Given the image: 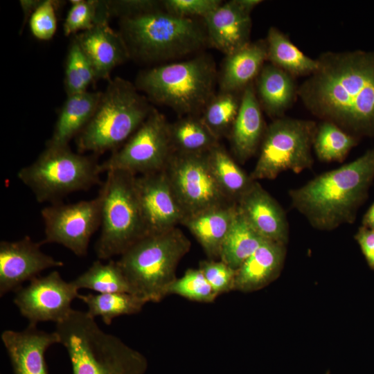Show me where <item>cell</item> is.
<instances>
[{"label":"cell","mask_w":374,"mask_h":374,"mask_svg":"<svg viewBox=\"0 0 374 374\" xmlns=\"http://www.w3.org/2000/svg\"><path fill=\"white\" fill-rule=\"evenodd\" d=\"M297 96L314 116L358 138L374 137V51H326Z\"/></svg>","instance_id":"cell-1"},{"label":"cell","mask_w":374,"mask_h":374,"mask_svg":"<svg viewBox=\"0 0 374 374\" xmlns=\"http://www.w3.org/2000/svg\"><path fill=\"white\" fill-rule=\"evenodd\" d=\"M374 180V147L357 159L325 172L289 191L292 206L310 225L332 231L355 222Z\"/></svg>","instance_id":"cell-2"},{"label":"cell","mask_w":374,"mask_h":374,"mask_svg":"<svg viewBox=\"0 0 374 374\" xmlns=\"http://www.w3.org/2000/svg\"><path fill=\"white\" fill-rule=\"evenodd\" d=\"M130 58L157 63L199 53L209 45L203 19L166 12L163 5L118 17Z\"/></svg>","instance_id":"cell-3"},{"label":"cell","mask_w":374,"mask_h":374,"mask_svg":"<svg viewBox=\"0 0 374 374\" xmlns=\"http://www.w3.org/2000/svg\"><path fill=\"white\" fill-rule=\"evenodd\" d=\"M60 344L66 350L73 374H145V356L118 337L104 332L87 312L73 309L55 324Z\"/></svg>","instance_id":"cell-4"},{"label":"cell","mask_w":374,"mask_h":374,"mask_svg":"<svg viewBox=\"0 0 374 374\" xmlns=\"http://www.w3.org/2000/svg\"><path fill=\"white\" fill-rule=\"evenodd\" d=\"M217 82L213 58L202 53L143 70L134 85L151 103L168 107L182 117L200 116L216 93Z\"/></svg>","instance_id":"cell-5"},{"label":"cell","mask_w":374,"mask_h":374,"mask_svg":"<svg viewBox=\"0 0 374 374\" xmlns=\"http://www.w3.org/2000/svg\"><path fill=\"white\" fill-rule=\"evenodd\" d=\"M154 107L134 84L121 77L109 79L89 123L75 138L79 153L100 155L121 147Z\"/></svg>","instance_id":"cell-6"},{"label":"cell","mask_w":374,"mask_h":374,"mask_svg":"<svg viewBox=\"0 0 374 374\" xmlns=\"http://www.w3.org/2000/svg\"><path fill=\"white\" fill-rule=\"evenodd\" d=\"M190 247L189 239L177 227L145 235L132 244L117 260L132 294L146 303L163 300Z\"/></svg>","instance_id":"cell-7"},{"label":"cell","mask_w":374,"mask_h":374,"mask_svg":"<svg viewBox=\"0 0 374 374\" xmlns=\"http://www.w3.org/2000/svg\"><path fill=\"white\" fill-rule=\"evenodd\" d=\"M97 156L73 152L69 147L46 146L30 164L17 172L19 179L39 203H56L66 195L102 184Z\"/></svg>","instance_id":"cell-8"},{"label":"cell","mask_w":374,"mask_h":374,"mask_svg":"<svg viewBox=\"0 0 374 374\" xmlns=\"http://www.w3.org/2000/svg\"><path fill=\"white\" fill-rule=\"evenodd\" d=\"M134 177L125 172L109 171L101 184L100 232L95 245L99 260L121 256L147 235L135 191Z\"/></svg>","instance_id":"cell-9"},{"label":"cell","mask_w":374,"mask_h":374,"mask_svg":"<svg viewBox=\"0 0 374 374\" xmlns=\"http://www.w3.org/2000/svg\"><path fill=\"white\" fill-rule=\"evenodd\" d=\"M317 127V123L311 120L274 118L266 127L259 157L250 174L251 179L271 180L284 171L300 173L312 168Z\"/></svg>","instance_id":"cell-10"},{"label":"cell","mask_w":374,"mask_h":374,"mask_svg":"<svg viewBox=\"0 0 374 374\" xmlns=\"http://www.w3.org/2000/svg\"><path fill=\"white\" fill-rule=\"evenodd\" d=\"M173 153L170 123L154 108L136 132L100 163L102 173L123 171L134 176L163 170Z\"/></svg>","instance_id":"cell-11"},{"label":"cell","mask_w":374,"mask_h":374,"mask_svg":"<svg viewBox=\"0 0 374 374\" xmlns=\"http://www.w3.org/2000/svg\"><path fill=\"white\" fill-rule=\"evenodd\" d=\"M207 153L173 152L163 169L186 217L233 204L218 184Z\"/></svg>","instance_id":"cell-12"},{"label":"cell","mask_w":374,"mask_h":374,"mask_svg":"<svg viewBox=\"0 0 374 374\" xmlns=\"http://www.w3.org/2000/svg\"><path fill=\"white\" fill-rule=\"evenodd\" d=\"M103 195L72 204L53 203L41 211L44 238L61 244L78 256L87 253L91 238L100 226Z\"/></svg>","instance_id":"cell-13"},{"label":"cell","mask_w":374,"mask_h":374,"mask_svg":"<svg viewBox=\"0 0 374 374\" xmlns=\"http://www.w3.org/2000/svg\"><path fill=\"white\" fill-rule=\"evenodd\" d=\"M78 295L72 281L64 280L57 271H53L19 288L13 302L28 324L37 326L44 321L56 324L68 318L73 310L71 302Z\"/></svg>","instance_id":"cell-14"},{"label":"cell","mask_w":374,"mask_h":374,"mask_svg":"<svg viewBox=\"0 0 374 374\" xmlns=\"http://www.w3.org/2000/svg\"><path fill=\"white\" fill-rule=\"evenodd\" d=\"M147 235L177 227L186 217L164 170L134 177Z\"/></svg>","instance_id":"cell-15"},{"label":"cell","mask_w":374,"mask_h":374,"mask_svg":"<svg viewBox=\"0 0 374 374\" xmlns=\"http://www.w3.org/2000/svg\"><path fill=\"white\" fill-rule=\"evenodd\" d=\"M41 242L29 236L16 241L0 242V296L16 292L45 269L64 265L62 261L43 252Z\"/></svg>","instance_id":"cell-16"},{"label":"cell","mask_w":374,"mask_h":374,"mask_svg":"<svg viewBox=\"0 0 374 374\" xmlns=\"http://www.w3.org/2000/svg\"><path fill=\"white\" fill-rule=\"evenodd\" d=\"M238 211L263 238L286 245L289 225L283 208L254 181L236 202Z\"/></svg>","instance_id":"cell-17"},{"label":"cell","mask_w":374,"mask_h":374,"mask_svg":"<svg viewBox=\"0 0 374 374\" xmlns=\"http://www.w3.org/2000/svg\"><path fill=\"white\" fill-rule=\"evenodd\" d=\"M1 339L8 353L13 374H48L45 353L60 344L57 333L41 330L30 325L23 330H6Z\"/></svg>","instance_id":"cell-18"},{"label":"cell","mask_w":374,"mask_h":374,"mask_svg":"<svg viewBox=\"0 0 374 374\" xmlns=\"http://www.w3.org/2000/svg\"><path fill=\"white\" fill-rule=\"evenodd\" d=\"M210 46L229 55L250 43L251 13L236 0L222 3L203 19Z\"/></svg>","instance_id":"cell-19"},{"label":"cell","mask_w":374,"mask_h":374,"mask_svg":"<svg viewBox=\"0 0 374 374\" xmlns=\"http://www.w3.org/2000/svg\"><path fill=\"white\" fill-rule=\"evenodd\" d=\"M73 37L90 61L96 81L109 80L112 70L130 59L121 34L109 22L97 24Z\"/></svg>","instance_id":"cell-20"},{"label":"cell","mask_w":374,"mask_h":374,"mask_svg":"<svg viewBox=\"0 0 374 374\" xmlns=\"http://www.w3.org/2000/svg\"><path fill=\"white\" fill-rule=\"evenodd\" d=\"M253 83L242 92L238 114L229 134L232 152L241 163L258 150L266 130Z\"/></svg>","instance_id":"cell-21"},{"label":"cell","mask_w":374,"mask_h":374,"mask_svg":"<svg viewBox=\"0 0 374 374\" xmlns=\"http://www.w3.org/2000/svg\"><path fill=\"white\" fill-rule=\"evenodd\" d=\"M286 256V245L266 240L235 270L234 290L251 292L275 280Z\"/></svg>","instance_id":"cell-22"},{"label":"cell","mask_w":374,"mask_h":374,"mask_svg":"<svg viewBox=\"0 0 374 374\" xmlns=\"http://www.w3.org/2000/svg\"><path fill=\"white\" fill-rule=\"evenodd\" d=\"M267 60L265 39L250 42L226 55L222 64L218 84L220 91L240 93L256 80Z\"/></svg>","instance_id":"cell-23"},{"label":"cell","mask_w":374,"mask_h":374,"mask_svg":"<svg viewBox=\"0 0 374 374\" xmlns=\"http://www.w3.org/2000/svg\"><path fill=\"white\" fill-rule=\"evenodd\" d=\"M237 213L236 203L212 208L185 217L182 222L210 260L220 258L222 243Z\"/></svg>","instance_id":"cell-24"},{"label":"cell","mask_w":374,"mask_h":374,"mask_svg":"<svg viewBox=\"0 0 374 374\" xmlns=\"http://www.w3.org/2000/svg\"><path fill=\"white\" fill-rule=\"evenodd\" d=\"M102 91H89L67 96L60 109L50 139L46 146L69 145L92 117Z\"/></svg>","instance_id":"cell-25"},{"label":"cell","mask_w":374,"mask_h":374,"mask_svg":"<svg viewBox=\"0 0 374 374\" xmlns=\"http://www.w3.org/2000/svg\"><path fill=\"white\" fill-rule=\"evenodd\" d=\"M255 90L262 109L277 118L283 117L294 103L298 88L294 76L268 63L256 78Z\"/></svg>","instance_id":"cell-26"},{"label":"cell","mask_w":374,"mask_h":374,"mask_svg":"<svg viewBox=\"0 0 374 374\" xmlns=\"http://www.w3.org/2000/svg\"><path fill=\"white\" fill-rule=\"evenodd\" d=\"M265 40L267 60L292 76H309L317 69V59L306 55L276 27L269 28Z\"/></svg>","instance_id":"cell-27"},{"label":"cell","mask_w":374,"mask_h":374,"mask_svg":"<svg viewBox=\"0 0 374 374\" xmlns=\"http://www.w3.org/2000/svg\"><path fill=\"white\" fill-rule=\"evenodd\" d=\"M170 136L173 152L184 154L206 153L220 143L200 116H182L170 123Z\"/></svg>","instance_id":"cell-28"},{"label":"cell","mask_w":374,"mask_h":374,"mask_svg":"<svg viewBox=\"0 0 374 374\" xmlns=\"http://www.w3.org/2000/svg\"><path fill=\"white\" fill-rule=\"evenodd\" d=\"M238 211L222 243L220 260L236 270L266 241Z\"/></svg>","instance_id":"cell-29"},{"label":"cell","mask_w":374,"mask_h":374,"mask_svg":"<svg viewBox=\"0 0 374 374\" xmlns=\"http://www.w3.org/2000/svg\"><path fill=\"white\" fill-rule=\"evenodd\" d=\"M207 158L220 188L231 202L236 203L254 181L220 143L208 152Z\"/></svg>","instance_id":"cell-30"},{"label":"cell","mask_w":374,"mask_h":374,"mask_svg":"<svg viewBox=\"0 0 374 374\" xmlns=\"http://www.w3.org/2000/svg\"><path fill=\"white\" fill-rule=\"evenodd\" d=\"M78 299L87 306V313L91 317H99L108 326L118 317L140 312L146 303L128 292L79 294Z\"/></svg>","instance_id":"cell-31"},{"label":"cell","mask_w":374,"mask_h":374,"mask_svg":"<svg viewBox=\"0 0 374 374\" xmlns=\"http://www.w3.org/2000/svg\"><path fill=\"white\" fill-rule=\"evenodd\" d=\"M80 289H89L97 293L131 292L129 283L117 261L103 263L95 260L83 273L72 280Z\"/></svg>","instance_id":"cell-32"},{"label":"cell","mask_w":374,"mask_h":374,"mask_svg":"<svg viewBox=\"0 0 374 374\" xmlns=\"http://www.w3.org/2000/svg\"><path fill=\"white\" fill-rule=\"evenodd\" d=\"M358 142V137L348 133L332 122L322 121L317 125L313 149L321 161L342 162Z\"/></svg>","instance_id":"cell-33"},{"label":"cell","mask_w":374,"mask_h":374,"mask_svg":"<svg viewBox=\"0 0 374 374\" xmlns=\"http://www.w3.org/2000/svg\"><path fill=\"white\" fill-rule=\"evenodd\" d=\"M242 92L219 91L202 111L200 118L219 140L229 136L238 114Z\"/></svg>","instance_id":"cell-34"},{"label":"cell","mask_w":374,"mask_h":374,"mask_svg":"<svg viewBox=\"0 0 374 374\" xmlns=\"http://www.w3.org/2000/svg\"><path fill=\"white\" fill-rule=\"evenodd\" d=\"M63 24L65 36L76 35L111 19L107 1L72 0Z\"/></svg>","instance_id":"cell-35"},{"label":"cell","mask_w":374,"mask_h":374,"mask_svg":"<svg viewBox=\"0 0 374 374\" xmlns=\"http://www.w3.org/2000/svg\"><path fill=\"white\" fill-rule=\"evenodd\" d=\"M96 81L90 61L76 39L73 37L64 66V85L66 95L86 91L89 86Z\"/></svg>","instance_id":"cell-36"},{"label":"cell","mask_w":374,"mask_h":374,"mask_svg":"<svg viewBox=\"0 0 374 374\" xmlns=\"http://www.w3.org/2000/svg\"><path fill=\"white\" fill-rule=\"evenodd\" d=\"M170 294L202 303H212L218 296L199 268L188 269L181 278H177L169 287Z\"/></svg>","instance_id":"cell-37"},{"label":"cell","mask_w":374,"mask_h":374,"mask_svg":"<svg viewBox=\"0 0 374 374\" xmlns=\"http://www.w3.org/2000/svg\"><path fill=\"white\" fill-rule=\"evenodd\" d=\"M61 1L40 0L29 18L31 33L37 39L48 41L57 30L56 9Z\"/></svg>","instance_id":"cell-38"},{"label":"cell","mask_w":374,"mask_h":374,"mask_svg":"<svg viewBox=\"0 0 374 374\" xmlns=\"http://www.w3.org/2000/svg\"><path fill=\"white\" fill-rule=\"evenodd\" d=\"M199 269L217 296L234 290L235 270L222 260H203Z\"/></svg>","instance_id":"cell-39"},{"label":"cell","mask_w":374,"mask_h":374,"mask_svg":"<svg viewBox=\"0 0 374 374\" xmlns=\"http://www.w3.org/2000/svg\"><path fill=\"white\" fill-rule=\"evenodd\" d=\"M220 0H163L164 10L176 16L185 18L203 19L217 9Z\"/></svg>","instance_id":"cell-40"},{"label":"cell","mask_w":374,"mask_h":374,"mask_svg":"<svg viewBox=\"0 0 374 374\" xmlns=\"http://www.w3.org/2000/svg\"><path fill=\"white\" fill-rule=\"evenodd\" d=\"M364 258L372 269H374V229L364 226L359 227L354 236Z\"/></svg>","instance_id":"cell-41"},{"label":"cell","mask_w":374,"mask_h":374,"mask_svg":"<svg viewBox=\"0 0 374 374\" xmlns=\"http://www.w3.org/2000/svg\"><path fill=\"white\" fill-rule=\"evenodd\" d=\"M39 1L40 0H21L19 1L24 15V22L30 18L31 14L39 3Z\"/></svg>","instance_id":"cell-42"},{"label":"cell","mask_w":374,"mask_h":374,"mask_svg":"<svg viewBox=\"0 0 374 374\" xmlns=\"http://www.w3.org/2000/svg\"><path fill=\"white\" fill-rule=\"evenodd\" d=\"M362 225L374 229V202L364 213L362 220Z\"/></svg>","instance_id":"cell-43"},{"label":"cell","mask_w":374,"mask_h":374,"mask_svg":"<svg viewBox=\"0 0 374 374\" xmlns=\"http://www.w3.org/2000/svg\"><path fill=\"white\" fill-rule=\"evenodd\" d=\"M236 2L239 6L247 11V12L251 13L252 10L262 1L260 0H236Z\"/></svg>","instance_id":"cell-44"},{"label":"cell","mask_w":374,"mask_h":374,"mask_svg":"<svg viewBox=\"0 0 374 374\" xmlns=\"http://www.w3.org/2000/svg\"><path fill=\"white\" fill-rule=\"evenodd\" d=\"M327 374H329V372H328Z\"/></svg>","instance_id":"cell-45"}]
</instances>
